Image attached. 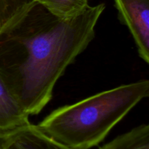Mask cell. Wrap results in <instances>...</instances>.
Listing matches in <instances>:
<instances>
[{"label": "cell", "instance_id": "6da1fadb", "mask_svg": "<svg viewBox=\"0 0 149 149\" xmlns=\"http://www.w3.org/2000/svg\"><path fill=\"white\" fill-rule=\"evenodd\" d=\"M104 4L58 17L38 2L0 31V74L26 113L51 100L60 77L95 36Z\"/></svg>", "mask_w": 149, "mask_h": 149}, {"label": "cell", "instance_id": "7a4b0ae2", "mask_svg": "<svg viewBox=\"0 0 149 149\" xmlns=\"http://www.w3.org/2000/svg\"><path fill=\"white\" fill-rule=\"evenodd\" d=\"M148 95V80L124 84L59 108L37 126L66 146L90 149L100 143L112 128Z\"/></svg>", "mask_w": 149, "mask_h": 149}, {"label": "cell", "instance_id": "3957f363", "mask_svg": "<svg viewBox=\"0 0 149 149\" xmlns=\"http://www.w3.org/2000/svg\"><path fill=\"white\" fill-rule=\"evenodd\" d=\"M122 23L136 44L140 57L149 63V0H114Z\"/></svg>", "mask_w": 149, "mask_h": 149}, {"label": "cell", "instance_id": "277c9868", "mask_svg": "<svg viewBox=\"0 0 149 149\" xmlns=\"http://www.w3.org/2000/svg\"><path fill=\"white\" fill-rule=\"evenodd\" d=\"M0 149H74L44 133L37 125L29 123L0 134Z\"/></svg>", "mask_w": 149, "mask_h": 149}, {"label": "cell", "instance_id": "5b68a950", "mask_svg": "<svg viewBox=\"0 0 149 149\" xmlns=\"http://www.w3.org/2000/svg\"><path fill=\"white\" fill-rule=\"evenodd\" d=\"M29 123V115L17 101L0 74V134Z\"/></svg>", "mask_w": 149, "mask_h": 149}, {"label": "cell", "instance_id": "8992f818", "mask_svg": "<svg viewBox=\"0 0 149 149\" xmlns=\"http://www.w3.org/2000/svg\"><path fill=\"white\" fill-rule=\"evenodd\" d=\"M100 149H149L148 125H141L119 135Z\"/></svg>", "mask_w": 149, "mask_h": 149}, {"label": "cell", "instance_id": "52a82bcc", "mask_svg": "<svg viewBox=\"0 0 149 149\" xmlns=\"http://www.w3.org/2000/svg\"><path fill=\"white\" fill-rule=\"evenodd\" d=\"M36 2L63 18L76 15L89 5L88 0H36Z\"/></svg>", "mask_w": 149, "mask_h": 149}, {"label": "cell", "instance_id": "ba28073f", "mask_svg": "<svg viewBox=\"0 0 149 149\" xmlns=\"http://www.w3.org/2000/svg\"><path fill=\"white\" fill-rule=\"evenodd\" d=\"M36 2V0H0V31Z\"/></svg>", "mask_w": 149, "mask_h": 149}]
</instances>
